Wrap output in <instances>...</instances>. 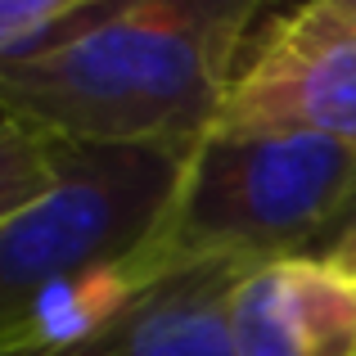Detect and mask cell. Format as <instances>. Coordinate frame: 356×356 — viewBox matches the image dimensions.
Here are the masks:
<instances>
[{
    "label": "cell",
    "instance_id": "5",
    "mask_svg": "<svg viewBox=\"0 0 356 356\" xmlns=\"http://www.w3.org/2000/svg\"><path fill=\"white\" fill-rule=\"evenodd\" d=\"M235 356H356V280L330 257L261 261L230 293Z\"/></svg>",
    "mask_w": 356,
    "mask_h": 356
},
{
    "label": "cell",
    "instance_id": "2",
    "mask_svg": "<svg viewBox=\"0 0 356 356\" xmlns=\"http://www.w3.org/2000/svg\"><path fill=\"white\" fill-rule=\"evenodd\" d=\"M352 199L356 149L339 140L212 131L181 163L172 208L145 257L158 270H181L325 252Z\"/></svg>",
    "mask_w": 356,
    "mask_h": 356
},
{
    "label": "cell",
    "instance_id": "8",
    "mask_svg": "<svg viewBox=\"0 0 356 356\" xmlns=\"http://www.w3.org/2000/svg\"><path fill=\"white\" fill-rule=\"evenodd\" d=\"M54 185V140L0 118V226Z\"/></svg>",
    "mask_w": 356,
    "mask_h": 356
},
{
    "label": "cell",
    "instance_id": "4",
    "mask_svg": "<svg viewBox=\"0 0 356 356\" xmlns=\"http://www.w3.org/2000/svg\"><path fill=\"white\" fill-rule=\"evenodd\" d=\"M212 131L316 136L356 149V18L348 0L289 14L257 59L235 72Z\"/></svg>",
    "mask_w": 356,
    "mask_h": 356
},
{
    "label": "cell",
    "instance_id": "7",
    "mask_svg": "<svg viewBox=\"0 0 356 356\" xmlns=\"http://www.w3.org/2000/svg\"><path fill=\"white\" fill-rule=\"evenodd\" d=\"M122 0H0V77L59 54L118 14Z\"/></svg>",
    "mask_w": 356,
    "mask_h": 356
},
{
    "label": "cell",
    "instance_id": "10",
    "mask_svg": "<svg viewBox=\"0 0 356 356\" xmlns=\"http://www.w3.org/2000/svg\"><path fill=\"white\" fill-rule=\"evenodd\" d=\"M348 230H356V199L348 203V212H343V221H339V226H334V235H330V243L339 239V235H348ZM330 243H325V248H330ZM316 257H321V252H316Z\"/></svg>",
    "mask_w": 356,
    "mask_h": 356
},
{
    "label": "cell",
    "instance_id": "3",
    "mask_svg": "<svg viewBox=\"0 0 356 356\" xmlns=\"http://www.w3.org/2000/svg\"><path fill=\"white\" fill-rule=\"evenodd\" d=\"M176 154L54 140V185L0 226V339L54 289L154 243L181 181Z\"/></svg>",
    "mask_w": 356,
    "mask_h": 356
},
{
    "label": "cell",
    "instance_id": "6",
    "mask_svg": "<svg viewBox=\"0 0 356 356\" xmlns=\"http://www.w3.org/2000/svg\"><path fill=\"white\" fill-rule=\"evenodd\" d=\"M248 261H199L163 275L118 321L45 356H235L230 293Z\"/></svg>",
    "mask_w": 356,
    "mask_h": 356
},
{
    "label": "cell",
    "instance_id": "9",
    "mask_svg": "<svg viewBox=\"0 0 356 356\" xmlns=\"http://www.w3.org/2000/svg\"><path fill=\"white\" fill-rule=\"evenodd\" d=\"M321 257H330L334 266H343V270H348V275L356 280V230H348V235H339V239L330 243V248L321 252Z\"/></svg>",
    "mask_w": 356,
    "mask_h": 356
},
{
    "label": "cell",
    "instance_id": "1",
    "mask_svg": "<svg viewBox=\"0 0 356 356\" xmlns=\"http://www.w3.org/2000/svg\"><path fill=\"white\" fill-rule=\"evenodd\" d=\"M252 0H122L95 32L0 77V118L63 145L190 158L235 81Z\"/></svg>",
    "mask_w": 356,
    "mask_h": 356
}]
</instances>
